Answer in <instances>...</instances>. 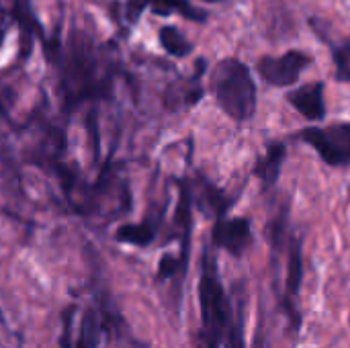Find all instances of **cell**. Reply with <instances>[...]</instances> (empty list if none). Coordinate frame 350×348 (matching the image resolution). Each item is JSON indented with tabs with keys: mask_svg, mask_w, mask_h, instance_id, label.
Here are the masks:
<instances>
[{
	"mask_svg": "<svg viewBox=\"0 0 350 348\" xmlns=\"http://www.w3.org/2000/svg\"><path fill=\"white\" fill-rule=\"evenodd\" d=\"M59 55L62 88L68 107L82 103L84 98H98L107 90V80L100 76L98 57L94 49L82 37H74L70 47L62 51H51L49 55Z\"/></svg>",
	"mask_w": 350,
	"mask_h": 348,
	"instance_id": "6da1fadb",
	"label": "cell"
},
{
	"mask_svg": "<svg viewBox=\"0 0 350 348\" xmlns=\"http://www.w3.org/2000/svg\"><path fill=\"white\" fill-rule=\"evenodd\" d=\"M203 332L199 336V348H219L228 338V328L232 320V308L224 295L221 283L217 279L215 263L207 254L203 260V275L199 283Z\"/></svg>",
	"mask_w": 350,
	"mask_h": 348,
	"instance_id": "7a4b0ae2",
	"label": "cell"
},
{
	"mask_svg": "<svg viewBox=\"0 0 350 348\" xmlns=\"http://www.w3.org/2000/svg\"><path fill=\"white\" fill-rule=\"evenodd\" d=\"M215 90L219 107L236 121H246L256 109V86L250 70L236 59H226L217 68Z\"/></svg>",
	"mask_w": 350,
	"mask_h": 348,
	"instance_id": "3957f363",
	"label": "cell"
},
{
	"mask_svg": "<svg viewBox=\"0 0 350 348\" xmlns=\"http://www.w3.org/2000/svg\"><path fill=\"white\" fill-rule=\"evenodd\" d=\"M304 139L312 144L322 160L332 166L350 162V123H338L326 129L310 127L304 131Z\"/></svg>",
	"mask_w": 350,
	"mask_h": 348,
	"instance_id": "277c9868",
	"label": "cell"
},
{
	"mask_svg": "<svg viewBox=\"0 0 350 348\" xmlns=\"http://www.w3.org/2000/svg\"><path fill=\"white\" fill-rule=\"evenodd\" d=\"M306 64L308 57L301 51H289L281 57H262L258 62V72L267 82L275 86H289L297 82Z\"/></svg>",
	"mask_w": 350,
	"mask_h": 348,
	"instance_id": "5b68a950",
	"label": "cell"
},
{
	"mask_svg": "<svg viewBox=\"0 0 350 348\" xmlns=\"http://www.w3.org/2000/svg\"><path fill=\"white\" fill-rule=\"evenodd\" d=\"M215 246L228 250L234 256H240L252 242V232L248 219H224L213 230Z\"/></svg>",
	"mask_w": 350,
	"mask_h": 348,
	"instance_id": "8992f818",
	"label": "cell"
},
{
	"mask_svg": "<svg viewBox=\"0 0 350 348\" xmlns=\"http://www.w3.org/2000/svg\"><path fill=\"white\" fill-rule=\"evenodd\" d=\"M289 101L308 119H322L324 113H326L324 84L322 82H312V84H308L304 88H297L295 92L289 94Z\"/></svg>",
	"mask_w": 350,
	"mask_h": 348,
	"instance_id": "52a82bcc",
	"label": "cell"
},
{
	"mask_svg": "<svg viewBox=\"0 0 350 348\" xmlns=\"http://www.w3.org/2000/svg\"><path fill=\"white\" fill-rule=\"evenodd\" d=\"M115 238L119 242L125 244H133V246H148L152 244V240L156 238V226L150 222H142V224H127L121 226L115 234Z\"/></svg>",
	"mask_w": 350,
	"mask_h": 348,
	"instance_id": "ba28073f",
	"label": "cell"
},
{
	"mask_svg": "<svg viewBox=\"0 0 350 348\" xmlns=\"http://www.w3.org/2000/svg\"><path fill=\"white\" fill-rule=\"evenodd\" d=\"M285 160V146L283 144H273L269 148V154L267 158L258 164L256 168V174L267 183V185H273L281 172V164Z\"/></svg>",
	"mask_w": 350,
	"mask_h": 348,
	"instance_id": "9c48e42d",
	"label": "cell"
},
{
	"mask_svg": "<svg viewBox=\"0 0 350 348\" xmlns=\"http://www.w3.org/2000/svg\"><path fill=\"white\" fill-rule=\"evenodd\" d=\"M304 281V258H301V244L295 240L291 250H289V260H287V293L297 295L299 287Z\"/></svg>",
	"mask_w": 350,
	"mask_h": 348,
	"instance_id": "30bf717a",
	"label": "cell"
},
{
	"mask_svg": "<svg viewBox=\"0 0 350 348\" xmlns=\"http://www.w3.org/2000/svg\"><path fill=\"white\" fill-rule=\"evenodd\" d=\"M100 316L94 310H88L82 318V326H80V338H78V347L76 348H96L100 340Z\"/></svg>",
	"mask_w": 350,
	"mask_h": 348,
	"instance_id": "8fae6325",
	"label": "cell"
},
{
	"mask_svg": "<svg viewBox=\"0 0 350 348\" xmlns=\"http://www.w3.org/2000/svg\"><path fill=\"white\" fill-rule=\"evenodd\" d=\"M160 43H162V47H164L170 55L183 57V55H187V53L191 51V43H189V41L180 35V31L174 29V27H162V29H160Z\"/></svg>",
	"mask_w": 350,
	"mask_h": 348,
	"instance_id": "7c38bea8",
	"label": "cell"
},
{
	"mask_svg": "<svg viewBox=\"0 0 350 348\" xmlns=\"http://www.w3.org/2000/svg\"><path fill=\"white\" fill-rule=\"evenodd\" d=\"M154 2V10L158 14H170V12H180L187 18L193 21H205V12L193 8L187 0H152Z\"/></svg>",
	"mask_w": 350,
	"mask_h": 348,
	"instance_id": "4fadbf2b",
	"label": "cell"
},
{
	"mask_svg": "<svg viewBox=\"0 0 350 348\" xmlns=\"http://www.w3.org/2000/svg\"><path fill=\"white\" fill-rule=\"evenodd\" d=\"M334 64H336V78L342 82H350V43L338 45L334 49Z\"/></svg>",
	"mask_w": 350,
	"mask_h": 348,
	"instance_id": "5bb4252c",
	"label": "cell"
},
{
	"mask_svg": "<svg viewBox=\"0 0 350 348\" xmlns=\"http://www.w3.org/2000/svg\"><path fill=\"white\" fill-rule=\"evenodd\" d=\"M185 271V263L176 256H162L160 260V267H158V279H172L174 275L183 273Z\"/></svg>",
	"mask_w": 350,
	"mask_h": 348,
	"instance_id": "9a60e30c",
	"label": "cell"
},
{
	"mask_svg": "<svg viewBox=\"0 0 350 348\" xmlns=\"http://www.w3.org/2000/svg\"><path fill=\"white\" fill-rule=\"evenodd\" d=\"M203 203H205V207L211 209L213 213H224V209L228 207V201L224 199L221 191H217V189H213V187H205Z\"/></svg>",
	"mask_w": 350,
	"mask_h": 348,
	"instance_id": "2e32d148",
	"label": "cell"
},
{
	"mask_svg": "<svg viewBox=\"0 0 350 348\" xmlns=\"http://www.w3.org/2000/svg\"><path fill=\"white\" fill-rule=\"evenodd\" d=\"M74 314L76 310L74 308H68L62 316L64 320V330H62V340H59V347L62 348H72V324H74Z\"/></svg>",
	"mask_w": 350,
	"mask_h": 348,
	"instance_id": "e0dca14e",
	"label": "cell"
},
{
	"mask_svg": "<svg viewBox=\"0 0 350 348\" xmlns=\"http://www.w3.org/2000/svg\"><path fill=\"white\" fill-rule=\"evenodd\" d=\"M150 4H152V0H127V18L131 23H135L142 16V12L146 10V6H150Z\"/></svg>",
	"mask_w": 350,
	"mask_h": 348,
	"instance_id": "ac0fdd59",
	"label": "cell"
},
{
	"mask_svg": "<svg viewBox=\"0 0 350 348\" xmlns=\"http://www.w3.org/2000/svg\"><path fill=\"white\" fill-rule=\"evenodd\" d=\"M205 2H219V0H205Z\"/></svg>",
	"mask_w": 350,
	"mask_h": 348,
	"instance_id": "d6986e66",
	"label": "cell"
}]
</instances>
